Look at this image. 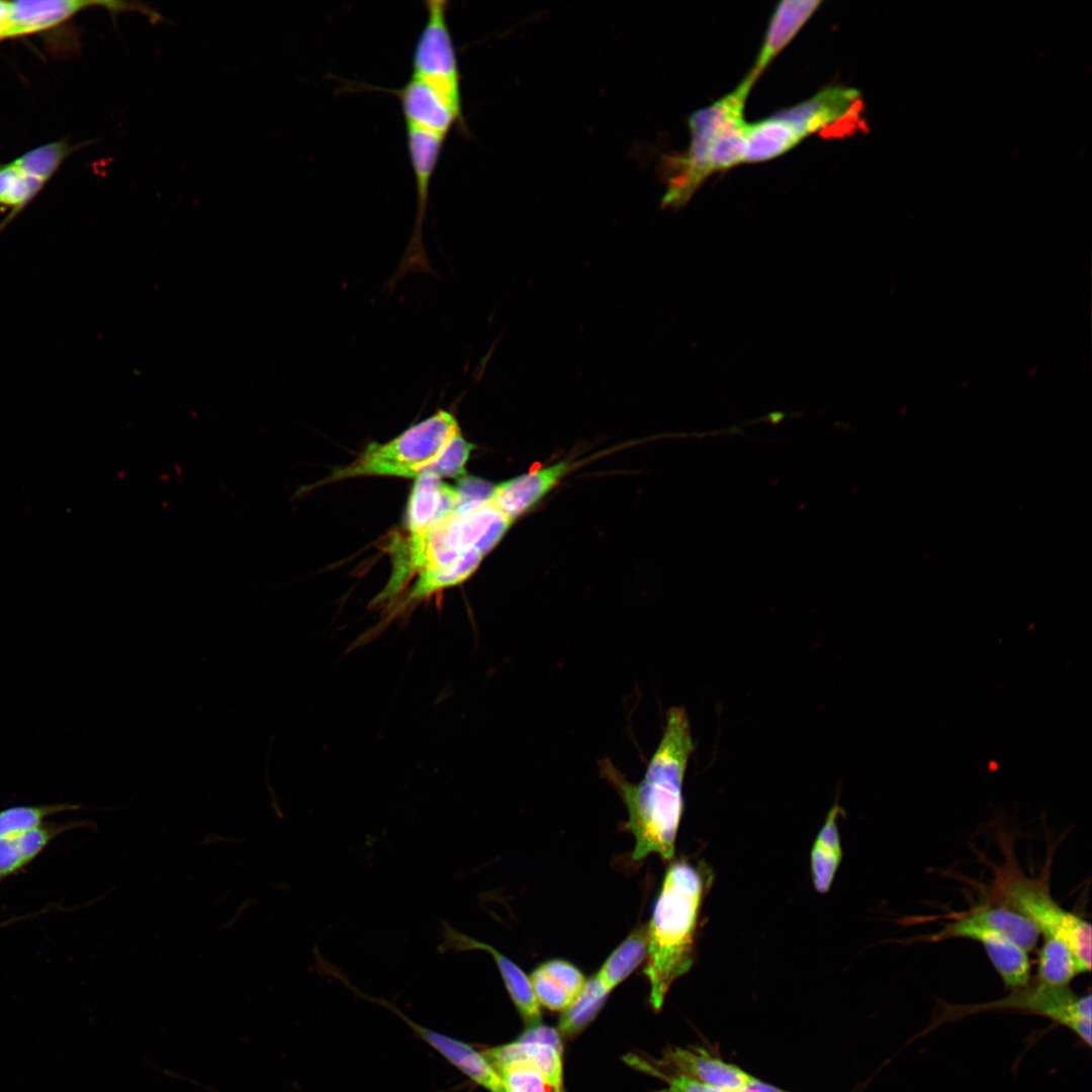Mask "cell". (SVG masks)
Returning <instances> with one entry per match:
<instances>
[{"label": "cell", "instance_id": "1", "mask_svg": "<svg viewBox=\"0 0 1092 1092\" xmlns=\"http://www.w3.org/2000/svg\"><path fill=\"white\" fill-rule=\"evenodd\" d=\"M695 750L691 725L684 707L666 713L661 740L643 779L630 783L610 759L599 761L602 778L621 796L628 811L625 828L635 838L633 860L651 853L670 860L682 813V784L689 759Z\"/></svg>", "mask_w": 1092, "mask_h": 1092}, {"label": "cell", "instance_id": "2", "mask_svg": "<svg viewBox=\"0 0 1092 1092\" xmlns=\"http://www.w3.org/2000/svg\"><path fill=\"white\" fill-rule=\"evenodd\" d=\"M704 866L676 861L667 869L647 925L649 1002L655 1011L663 1005L670 986L695 960L698 919L711 884Z\"/></svg>", "mask_w": 1092, "mask_h": 1092}, {"label": "cell", "instance_id": "3", "mask_svg": "<svg viewBox=\"0 0 1092 1092\" xmlns=\"http://www.w3.org/2000/svg\"><path fill=\"white\" fill-rule=\"evenodd\" d=\"M473 449L455 415L440 408L392 440L369 444L353 462L322 482L361 476L416 478L424 473L462 478Z\"/></svg>", "mask_w": 1092, "mask_h": 1092}, {"label": "cell", "instance_id": "4", "mask_svg": "<svg viewBox=\"0 0 1092 1092\" xmlns=\"http://www.w3.org/2000/svg\"><path fill=\"white\" fill-rule=\"evenodd\" d=\"M992 882L990 903L1023 915L1043 936L1064 940L1075 956L1079 973L1091 970V925L1056 902L1045 876H1025L1007 855L1006 861L995 868Z\"/></svg>", "mask_w": 1092, "mask_h": 1092}, {"label": "cell", "instance_id": "5", "mask_svg": "<svg viewBox=\"0 0 1092 1092\" xmlns=\"http://www.w3.org/2000/svg\"><path fill=\"white\" fill-rule=\"evenodd\" d=\"M756 79L748 74L729 94L696 111L690 118L691 144L688 151L669 159L670 174L662 199L664 207L685 205L704 180L712 174L710 155L714 138L731 109L746 100Z\"/></svg>", "mask_w": 1092, "mask_h": 1092}, {"label": "cell", "instance_id": "6", "mask_svg": "<svg viewBox=\"0 0 1092 1092\" xmlns=\"http://www.w3.org/2000/svg\"><path fill=\"white\" fill-rule=\"evenodd\" d=\"M447 0H427L426 21L416 39L411 77L432 87L461 117V74L447 20Z\"/></svg>", "mask_w": 1092, "mask_h": 1092}, {"label": "cell", "instance_id": "7", "mask_svg": "<svg viewBox=\"0 0 1092 1092\" xmlns=\"http://www.w3.org/2000/svg\"><path fill=\"white\" fill-rule=\"evenodd\" d=\"M987 1010H1018L1049 1017L1091 1044V995H1078L1068 986L1050 987L1033 982L1012 989L1004 998L975 1005H944L940 1019Z\"/></svg>", "mask_w": 1092, "mask_h": 1092}, {"label": "cell", "instance_id": "8", "mask_svg": "<svg viewBox=\"0 0 1092 1092\" xmlns=\"http://www.w3.org/2000/svg\"><path fill=\"white\" fill-rule=\"evenodd\" d=\"M862 112L859 92L838 86L826 88L776 115L790 123L802 139L816 132L838 138L864 129Z\"/></svg>", "mask_w": 1092, "mask_h": 1092}, {"label": "cell", "instance_id": "9", "mask_svg": "<svg viewBox=\"0 0 1092 1092\" xmlns=\"http://www.w3.org/2000/svg\"><path fill=\"white\" fill-rule=\"evenodd\" d=\"M406 147L417 192V211L410 244L390 283L408 272L435 273L423 244V223L429 203L430 185L446 138L405 126Z\"/></svg>", "mask_w": 1092, "mask_h": 1092}, {"label": "cell", "instance_id": "10", "mask_svg": "<svg viewBox=\"0 0 1092 1092\" xmlns=\"http://www.w3.org/2000/svg\"><path fill=\"white\" fill-rule=\"evenodd\" d=\"M102 6L113 15L119 12H139L157 23L162 16L139 2L117 0H21L10 2L9 17L2 39L46 30L67 20L79 11Z\"/></svg>", "mask_w": 1092, "mask_h": 1092}, {"label": "cell", "instance_id": "11", "mask_svg": "<svg viewBox=\"0 0 1092 1092\" xmlns=\"http://www.w3.org/2000/svg\"><path fill=\"white\" fill-rule=\"evenodd\" d=\"M949 938H969L980 942L1007 988L1015 989L1029 983L1030 961L1027 951L1007 936L953 920L938 932L923 936L920 940L937 942Z\"/></svg>", "mask_w": 1092, "mask_h": 1092}, {"label": "cell", "instance_id": "12", "mask_svg": "<svg viewBox=\"0 0 1092 1092\" xmlns=\"http://www.w3.org/2000/svg\"><path fill=\"white\" fill-rule=\"evenodd\" d=\"M441 951L484 950L494 960L505 986L524 1022L529 1026L541 1024L540 1004L537 1001L529 977L512 960L492 945L479 941L442 922Z\"/></svg>", "mask_w": 1092, "mask_h": 1092}, {"label": "cell", "instance_id": "13", "mask_svg": "<svg viewBox=\"0 0 1092 1092\" xmlns=\"http://www.w3.org/2000/svg\"><path fill=\"white\" fill-rule=\"evenodd\" d=\"M386 91L398 99L405 126L447 138L454 125H464V118L421 80L411 77L401 87Z\"/></svg>", "mask_w": 1092, "mask_h": 1092}, {"label": "cell", "instance_id": "14", "mask_svg": "<svg viewBox=\"0 0 1092 1092\" xmlns=\"http://www.w3.org/2000/svg\"><path fill=\"white\" fill-rule=\"evenodd\" d=\"M573 468L564 460L531 471L493 486L490 502L510 520L539 503Z\"/></svg>", "mask_w": 1092, "mask_h": 1092}, {"label": "cell", "instance_id": "15", "mask_svg": "<svg viewBox=\"0 0 1092 1092\" xmlns=\"http://www.w3.org/2000/svg\"><path fill=\"white\" fill-rule=\"evenodd\" d=\"M482 1054L498 1070L512 1064L536 1070L549 1087L562 1089V1045L538 1039H524L488 1049Z\"/></svg>", "mask_w": 1092, "mask_h": 1092}, {"label": "cell", "instance_id": "16", "mask_svg": "<svg viewBox=\"0 0 1092 1092\" xmlns=\"http://www.w3.org/2000/svg\"><path fill=\"white\" fill-rule=\"evenodd\" d=\"M663 1059L676 1074L726 1092H738L751 1077L740 1068L697 1048H671L664 1053Z\"/></svg>", "mask_w": 1092, "mask_h": 1092}, {"label": "cell", "instance_id": "17", "mask_svg": "<svg viewBox=\"0 0 1092 1092\" xmlns=\"http://www.w3.org/2000/svg\"><path fill=\"white\" fill-rule=\"evenodd\" d=\"M381 1002L392 1008L388 1002L382 1000ZM392 1009L407 1022L416 1033L473 1082L489 1092H504L497 1072L482 1053L475 1051L471 1045L463 1041L425 1028L400 1014L395 1008Z\"/></svg>", "mask_w": 1092, "mask_h": 1092}, {"label": "cell", "instance_id": "18", "mask_svg": "<svg viewBox=\"0 0 1092 1092\" xmlns=\"http://www.w3.org/2000/svg\"><path fill=\"white\" fill-rule=\"evenodd\" d=\"M88 826L87 821L43 822L0 839V883L28 866L59 835Z\"/></svg>", "mask_w": 1092, "mask_h": 1092}, {"label": "cell", "instance_id": "19", "mask_svg": "<svg viewBox=\"0 0 1092 1092\" xmlns=\"http://www.w3.org/2000/svg\"><path fill=\"white\" fill-rule=\"evenodd\" d=\"M529 979L538 1003L552 1011L565 1010L586 981L578 968L560 959L540 964Z\"/></svg>", "mask_w": 1092, "mask_h": 1092}, {"label": "cell", "instance_id": "20", "mask_svg": "<svg viewBox=\"0 0 1092 1092\" xmlns=\"http://www.w3.org/2000/svg\"><path fill=\"white\" fill-rule=\"evenodd\" d=\"M821 4L819 0H786L779 3L770 18L765 37L749 72L757 78L771 60L788 44Z\"/></svg>", "mask_w": 1092, "mask_h": 1092}, {"label": "cell", "instance_id": "21", "mask_svg": "<svg viewBox=\"0 0 1092 1092\" xmlns=\"http://www.w3.org/2000/svg\"><path fill=\"white\" fill-rule=\"evenodd\" d=\"M956 921L964 925L999 932L1027 952L1034 948L1040 936L1038 928L1029 919L1014 910L994 903L961 914Z\"/></svg>", "mask_w": 1092, "mask_h": 1092}, {"label": "cell", "instance_id": "22", "mask_svg": "<svg viewBox=\"0 0 1092 1092\" xmlns=\"http://www.w3.org/2000/svg\"><path fill=\"white\" fill-rule=\"evenodd\" d=\"M803 139L795 128L778 117L746 124L745 153L743 162H763L793 149Z\"/></svg>", "mask_w": 1092, "mask_h": 1092}, {"label": "cell", "instance_id": "23", "mask_svg": "<svg viewBox=\"0 0 1092 1092\" xmlns=\"http://www.w3.org/2000/svg\"><path fill=\"white\" fill-rule=\"evenodd\" d=\"M840 808L835 804L816 837L811 851V873L815 889L819 893H826L832 884L836 870L840 863L842 851L837 817Z\"/></svg>", "mask_w": 1092, "mask_h": 1092}, {"label": "cell", "instance_id": "24", "mask_svg": "<svg viewBox=\"0 0 1092 1092\" xmlns=\"http://www.w3.org/2000/svg\"><path fill=\"white\" fill-rule=\"evenodd\" d=\"M744 106L745 100H741L731 109L714 138L710 155L712 173L743 162L746 129Z\"/></svg>", "mask_w": 1092, "mask_h": 1092}, {"label": "cell", "instance_id": "25", "mask_svg": "<svg viewBox=\"0 0 1092 1092\" xmlns=\"http://www.w3.org/2000/svg\"><path fill=\"white\" fill-rule=\"evenodd\" d=\"M647 952V926L635 928L607 958L596 976L612 991L642 963Z\"/></svg>", "mask_w": 1092, "mask_h": 1092}, {"label": "cell", "instance_id": "26", "mask_svg": "<svg viewBox=\"0 0 1092 1092\" xmlns=\"http://www.w3.org/2000/svg\"><path fill=\"white\" fill-rule=\"evenodd\" d=\"M610 992L596 974L587 979L579 995L562 1011L559 1033L574 1036L582 1031L598 1015Z\"/></svg>", "mask_w": 1092, "mask_h": 1092}, {"label": "cell", "instance_id": "27", "mask_svg": "<svg viewBox=\"0 0 1092 1092\" xmlns=\"http://www.w3.org/2000/svg\"><path fill=\"white\" fill-rule=\"evenodd\" d=\"M1078 974L1077 961L1070 946L1059 938L1043 936L1036 981L1050 987H1066Z\"/></svg>", "mask_w": 1092, "mask_h": 1092}, {"label": "cell", "instance_id": "28", "mask_svg": "<svg viewBox=\"0 0 1092 1092\" xmlns=\"http://www.w3.org/2000/svg\"><path fill=\"white\" fill-rule=\"evenodd\" d=\"M80 805L57 803L12 806L0 810V839L40 825L49 816L76 811Z\"/></svg>", "mask_w": 1092, "mask_h": 1092}, {"label": "cell", "instance_id": "29", "mask_svg": "<svg viewBox=\"0 0 1092 1092\" xmlns=\"http://www.w3.org/2000/svg\"><path fill=\"white\" fill-rule=\"evenodd\" d=\"M69 153V148L62 142L38 147L13 161L24 174L46 181L57 170Z\"/></svg>", "mask_w": 1092, "mask_h": 1092}, {"label": "cell", "instance_id": "30", "mask_svg": "<svg viewBox=\"0 0 1092 1092\" xmlns=\"http://www.w3.org/2000/svg\"><path fill=\"white\" fill-rule=\"evenodd\" d=\"M504 1092H549L543 1077L533 1068L512 1064L496 1070Z\"/></svg>", "mask_w": 1092, "mask_h": 1092}, {"label": "cell", "instance_id": "31", "mask_svg": "<svg viewBox=\"0 0 1092 1092\" xmlns=\"http://www.w3.org/2000/svg\"><path fill=\"white\" fill-rule=\"evenodd\" d=\"M625 1061L630 1066L646 1074H650L664 1080L666 1082V1087L657 1092H726L705 1085L680 1074L665 1075L658 1071L654 1065L650 1064L649 1062L638 1056L629 1055L625 1058Z\"/></svg>", "mask_w": 1092, "mask_h": 1092}, {"label": "cell", "instance_id": "32", "mask_svg": "<svg viewBox=\"0 0 1092 1092\" xmlns=\"http://www.w3.org/2000/svg\"><path fill=\"white\" fill-rule=\"evenodd\" d=\"M738 1092H784L769 1084H765L754 1077H750L748 1082Z\"/></svg>", "mask_w": 1092, "mask_h": 1092}, {"label": "cell", "instance_id": "33", "mask_svg": "<svg viewBox=\"0 0 1092 1092\" xmlns=\"http://www.w3.org/2000/svg\"><path fill=\"white\" fill-rule=\"evenodd\" d=\"M9 7L10 2L0 1V39H2V34L7 25L9 17Z\"/></svg>", "mask_w": 1092, "mask_h": 1092}, {"label": "cell", "instance_id": "34", "mask_svg": "<svg viewBox=\"0 0 1092 1092\" xmlns=\"http://www.w3.org/2000/svg\"><path fill=\"white\" fill-rule=\"evenodd\" d=\"M30 915H31V914H30ZM30 915H23V916H19V917H14V918H11V919H8V920H5V921H0V928L6 927V926H8V925H10V924H12V923H15L16 921H22V920H25V919L29 918V917H30ZM32 916H33V915H31V917H32Z\"/></svg>", "mask_w": 1092, "mask_h": 1092}, {"label": "cell", "instance_id": "35", "mask_svg": "<svg viewBox=\"0 0 1092 1092\" xmlns=\"http://www.w3.org/2000/svg\"><path fill=\"white\" fill-rule=\"evenodd\" d=\"M552 1092H562V1089H553Z\"/></svg>", "mask_w": 1092, "mask_h": 1092}]
</instances>
